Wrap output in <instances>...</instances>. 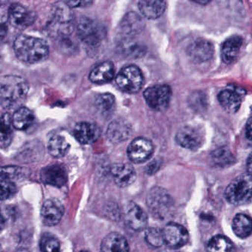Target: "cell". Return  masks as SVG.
Here are the masks:
<instances>
[{"instance_id": "1", "label": "cell", "mask_w": 252, "mask_h": 252, "mask_svg": "<svg viewBox=\"0 0 252 252\" xmlns=\"http://www.w3.org/2000/svg\"><path fill=\"white\" fill-rule=\"evenodd\" d=\"M14 51L19 60L28 64L41 63L49 55V46L46 41L26 34L16 38Z\"/></svg>"}, {"instance_id": "2", "label": "cell", "mask_w": 252, "mask_h": 252, "mask_svg": "<svg viewBox=\"0 0 252 252\" xmlns=\"http://www.w3.org/2000/svg\"><path fill=\"white\" fill-rule=\"evenodd\" d=\"M29 91L27 81L21 76H4L0 82V102L4 109L15 108L23 103Z\"/></svg>"}, {"instance_id": "3", "label": "cell", "mask_w": 252, "mask_h": 252, "mask_svg": "<svg viewBox=\"0 0 252 252\" xmlns=\"http://www.w3.org/2000/svg\"><path fill=\"white\" fill-rule=\"evenodd\" d=\"M75 29V17L70 7L64 2L55 4L51 11L46 30L52 36L66 38Z\"/></svg>"}, {"instance_id": "4", "label": "cell", "mask_w": 252, "mask_h": 252, "mask_svg": "<svg viewBox=\"0 0 252 252\" xmlns=\"http://www.w3.org/2000/svg\"><path fill=\"white\" fill-rule=\"evenodd\" d=\"M225 197L235 206L247 203L252 197V175L247 172L233 180L225 189Z\"/></svg>"}, {"instance_id": "5", "label": "cell", "mask_w": 252, "mask_h": 252, "mask_svg": "<svg viewBox=\"0 0 252 252\" xmlns=\"http://www.w3.org/2000/svg\"><path fill=\"white\" fill-rule=\"evenodd\" d=\"M147 202L150 213L158 219H165L173 210L172 197L167 191L160 187H154L150 190Z\"/></svg>"}, {"instance_id": "6", "label": "cell", "mask_w": 252, "mask_h": 252, "mask_svg": "<svg viewBox=\"0 0 252 252\" xmlns=\"http://www.w3.org/2000/svg\"><path fill=\"white\" fill-rule=\"evenodd\" d=\"M77 33L81 40L89 48H97L105 38V28L98 22L82 17L77 25Z\"/></svg>"}, {"instance_id": "7", "label": "cell", "mask_w": 252, "mask_h": 252, "mask_svg": "<svg viewBox=\"0 0 252 252\" xmlns=\"http://www.w3.org/2000/svg\"><path fill=\"white\" fill-rule=\"evenodd\" d=\"M116 82L122 91L128 94H135L142 88L144 77L137 66L128 65L118 73Z\"/></svg>"}, {"instance_id": "8", "label": "cell", "mask_w": 252, "mask_h": 252, "mask_svg": "<svg viewBox=\"0 0 252 252\" xmlns=\"http://www.w3.org/2000/svg\"><path fill=\"white\" fill-rule=\"evenodd\" d=\"M172 96L170 87L156 85L147 88L144 92L146 102L153 110L163 111L169 105Z\"/></svg>"}, {"instance_id": "9", "label": "cell", "mask_w": 252, "mask_h": 252, "mask_svg": "<svg viewBox=\"0 0 252 252\" xmlns=\"http://www.w3.org/2000/svg\"><path fill=\"white\" fill-rule=\"evenodd\" d=\"M175 140L184 148L197 150L203 145L204 135L199 128L192 126H184L177 132Z\"/></svg>"}, {"instance_id": "10", "label": "cell", "mask_w": 252, "mask_h": 252, "mask_svg": "<svg viewBox=\"0 0 252 252\" xmlns=\"http://www.w3.org/2000/svg\"><path fill=\"white\" fill-rule=\"evenodd\" d=\"M154 152V146L151 141L147 138H135L129 144L127 149V156L131 161L135 163L147 161Z\"/></svg>"}, {"instance_id": "11", "label": "cell", "mask_w": 252, "mask_h": 252, "mask_svg": "<svg viewBox=\"0 0 252 252\" xmlns=\"http://www.w3.org/2000/svg\"><path fill=\"white\" fill-rule=\"evenodd\" d=\"M162 231L165 244L172 249H179L185 246L189 237L185 227L173 222L167 224Z\"/></svg>"}, {"instance_id": "12", "label": "cell", "mask_w": 252, "mask_h": 252, "mask_svg": "<svg viewBox=\"0 0 252 252\" xmlns=\"http://www.w3.org/2000/svg\"><path fill=\"white\" fill-rule=\"evenodd\" d=\"M8 14L10 23L17 29H26L32 26L36 20L33 11L18 3L11 5Z\"/></svg>"}, {"instance_id": "13", "label": "cell", "mask_w": 252, "mask_h": 252, "mask_svg": "<svg viewBox=\"0 0 252 252\" xmlns=\"http://www.w3.org/2000/svg\"><path fill=\"white\" fill-rule=\"evenodd\" d=\"M125 221L133 231H141L147 227L148 218L139 206L133 202H129L125 208Z\"/></svg>"}, {"instance_id": "14", "label": "cell", "mask_w": 252, "mask_h": 252, "mask_svg": "<svg viewBox=\"0 0 252 252\" xmlns=\"http://www.w3.org/2000/svg\"><path fill=\"white\" fill-rule=\"evenodd\" d=\"M132 129L130 124L123 119H117L110 122L107 127L106 136L112 143H122L126 141L132 135Z\"/></svg>"}, {"instance_id": "15", "label": "cell", "mask_w": 252, "mask_h": 252, "mask_svg": "<svg viewBox=\"0 0 252 252\" xmlns=\"http://www.w3.org/2000/svg\"><path fill=\"white\" fill-rule=\"evenodd\" d=\"M214 52L215 49L212 42L203 39L194 41L187 50L188 55L196 63L209 61L213 57Z\"/></svg>"}, {"instance_id": "16", "label": "cell", "mask_w": 252, "mask_h": 252, "mask_svg": "<svg viewBox=\"0 0 252 252\" xmlns=\"http://www.w3.org/2000/svg\"><path fill=\"white\" fill-rule=\"evenodd\" d=\"M64 215V206L57 200H48L44 203L41 211L42 220L45 225H57Z\"/></svg>"}, {"instance_id": "17", "label": "cell", "mask_w": 252, "mask_h": 252, "mask_svg": "<svg viewBox=\"0 0 252 252\" xmlns=\"http://www.w3.org/2000/svg\"><path fill=\"white\" fill-rule=\"evenodd\" d=\"M75 138L82 144H91L96 141L101 135V130L97 125L90 122H79L75 126Z\"/></svg>"}, {"instance_id": "18", "label": "cell", "mask_w": 252, "mask_h": 252, "mask_svg": "<svg viewBox=\"0 0 252 252\" xmlns=\"http://www.w3.org/2000/svg\"><path fill=\"white\" fill-rule=\"evenodd\" d=\"M40 178L45 184L57 187H63L67 181L65 169L60 165H51L43 168L41 170Z\"/></svg>"}, {"instance_id": "19", "label": "cell", "mask_w": 252, "mask_h": 252, "mask_svg": "<svg viewBox=\"0 0 252 252\" xmlns=\"http://www.w3.org/2000/svg\"><path fill=\"white\" fill-rule=\"evenodd\" d=\"M115 183L120 187H127L133 184L136 178L134 168L128 163H116L111 168Z\"/></svg>"}, {"instance_id": "20", "label": "cell", "mask_w": 252, "mask_h": 252, "mask_svg": "<svg viewBox=\"0 0 252 252\" xmlns=\"http://www.w3.org/2000/svg\"><path fill=\"white\" fill-rule=\"evenodd\" d=\"M242 96L240 89L233 87L221 91L218 95V101L225 111L235 113L241 105Z\"/></svg>"}, {"instance_id": "21", "label": "cell", "mask_w": 252, "mask_h": 252, "mask_svg": "<svg viewBox=\"0 0 252 252\" xmlns=\"http://www.w3.org/2000/svg\"><path fill=\"white\" fill-rule=\"evenodd\" d=\"M145 23L142 17L135 12L125 14L120 23V30L125 36H135L142 32Z\"/></svg>"}, {"instance_id": "22", "label": "cell", "mask_w": 252, "mask_h": 252, "mask_svg": "<svg viewBox=\"0 0 252 252\" xmlns=\"http://www.w3.org/2000/svg\"><path fill=\"white\" fill-rule=\"evenodd\" d=\"M243 43V38L240 36H231L223 42L221 49V57L224 63L231 64L237 60Z\"/></svg>"}, {"instance_id": "23", "label": "cell", "mask_w": 252, "mask_h": 252, "mask_svg": "<svg viewBox=\"0 0 252 252\" xmlns=\"http://www.w3.org/2000/svg\"><path fill=\"white\" fill-rule=\"evenodd\" d=\"M126 239L118 233H110L106 236L101 245V252H129Z\"/></svg>"}, {"instance_id": "24", "label": "cell", "mask_w": 252, "mask_h": 252, "mask_svg": "<svg viewBox=\"0 0 252 252\" xmlns=\"http://www.w3.org/2000/svg\"><path fill=\"white\" fill-rule=\"evenodd\" d=\"M114 64L111 62H104L94 67L89 75L93 83L104 84L110 82L114 77Z\"/></svg>"}, {"instance_id": "25", "label": "cell", "mask_w": 252, "mask_h": 252, "mask_svg": "<svg viewBox=\"0 0 252 252\" xmlns=\"http://www.w3.org/2000/svg\"><path fill=\"white\" fill-rule=\"evenodd\" d=\"M166 3L164 1H147L141 0L138 2V8L142 15L149 20L159 18L164 13Z\"/></svg>"}, {"instance_id": "26", "label": "cell", "mask_w": 252, "mask_h": 252, "mask_svg": "<svg viewBox=\"0 0 252 252\" xmlns=\"http://www.w3.org/2000/svg\"><path fill=\"white\" fill-rule=\"evenodd\" d=\"M119 51L128 58L138 59L145 54L146 48L142 45L135 42L130 36H126L118 44Z\"/></svg>"}, {"instance_id": "27", "label": "cell", "mask_w": 252, "mask_h": 252, "mask_svg": "<svg viewBox=\"0 0 252 252\" xmlns=\"http://www.w3.org/2000/svg\"><path fill=\"white\" fill-rule=\"evenodd\" d=\"M232 228L237 237L247 238L252 234V218L244 214H238L233 219Z\"/></svg>"}, {"instance_id": "28", "label": "cell", "mask_w": 252, "mask_h": 252, "mask_svg": "<svg viewBox=\"0 0 252 252\" xmlns=\"http://www.w3.org/2000/svg\"><path fill=\"white\" fill-rule=\"evenodd\" d=\"M34 121L33 113L27 107H20L16 110L12 116V125L18 130H26L29 129Z\"/></svg>"}, {"instance_id": "29", "label": "cell", "mask_w": 252, "mask_h": 252, "mask_svg": "<svg viewBox=\"0 0 252 252\" xmlns=\"http://www.w3.org/2000/svg\"><path fill=\"white\" fill-rule=\"evenodd\" d=\"M70 150V144L60 135H55L50 138L48 144L49 154L54 158H62Z\"/></svg>"}, {"instance_id": "30", "label": "cell", "mask_w": 252, "mask_h": 252, "mask_svg": "<svg viewBox=\"0 0 252 252\" xmlns=\"http://www.w3.org/2000/svg\"><path fill=\"white\" fill-rule=\"evenodd\" d=\"M95 105L103 116L110 117L116 108L114 95L110 94H101L95 99Z\"/></svg>"}, {"instance_id": "31", "label": "cell", "mask_w": 252, "mask_h": 252, "mask_svg": "<svg viewBox=\"0 0 252 252\" xmlns=\"http://www.w3.org/2000/svg\"><path fill=\"white\" fill-rule=\"evenodd\" d=\"M207 252H235L231 240L224 236L217 235L212 237L207 244Z\"/></svg>"}, {"instance_id": "32", "label": "cell", "mask_w": 252, "mask_h": 252, "mask_svg": "<svg viewBox=\"0 0 252 252\" xmlns=\"http://www.w3.org/2000/svg\"><path fill=\"white\" fill-rule=\"evenodd\" d=\"M12 118L8 113H4L1 118L0 144L2 148L8 147L12 141Z\"/></svg>"}, {"instance_id": "33", "label": "cell", "mask_w": 252, "mask_h": 252, "mask_svg": "<svg viewBox=\"0 0 252 252\" xmlns=\"http://www.w3.org/2000/svg\"><path fill=\"white\" fill-rule=\"evenodd\" d=\"M212 158L217 166L221 167L229 166L234 163L235 158L232 153L226 148H219L212 153Z\"/></svg>"}, {"instance_id": "34", "label": "cell", "mask_w": 252, "mask_h": 252, "mask_svg": "<svg viewBox=\"0 0 252 252\" xmlns=\"http://www.w3.org/2000/svg\"><path fill=\"white\" fill-rule=\"evenodd\" d=\"M41 252H60V244L58 239L51 234H45L41 237L39 243Z\"/></svg>"}, {"instance_id": "35", "label": "cell", "mask_w": 252, "mask_h": 252, "mask_svg": "<svg viewBox=\"0 0 252 252\" xmlns=\"http://www.w3.org/2000/svg\"><path fill=\"white\" fill-rule=\"evenodd\" d=\"M25 168L16 166H3L1 169V181H13L26 175Z\"/></svg>"}, {"instance_id": "36", "label": "cell", "mask_w": 252, "mask_h": 252, "mask_svg": "<svg viewBox=\"0 0 252 252\" xmlns=\"http://www.w3.org/2000/svg\"><path fill=\"white\" fill-rule=\"evenodd\" d=\"M145 240L153 247H160L164 243L163 231L157 228H147L145 232Z\"/></svg>"}, {"instance_id": "37", "label": "cell", "mask_w": 252, "mask_h": 252, "mask_svg": "<svg viewBox=\"0 0 252 252\" xmlns=\"http://www.w3.org/2000/svg\"><path fill=\"white\" fill-rule=\"evenodd\" d=\"M17 191V187L13 181H1V199L6 200L12 197Z\"/></svg>"}, {"instance_id": "38", "label": "cell", "mask_w": 252, "mask_h": 252, "mask_svg": "<svg viewBox=\"0 0 252 252\" xmlns=\"http://www.w3.org/2000/svg\"><path fill=\"white\" fill-rule=\"evenodd\" d=\"M246 135L249 141H252V117L250 118L246 123Z\"/></svg>"}, {"instance_id": "39", "label": "cell", "mask_w": 252, "mask_h": 252, "mask_svg": "<svg viewBox=\"0 0 252 252\" xmlns=\"http://www.w3.org/2000/svg\"><path fill=\"white\" fill-rule=\"evenodd\" d=\"M66 4L68 5L70 8H73V7H84L85 5H89L91 2L84 1V2H73V1H70V2H66Z\"/></svg>"}, {"instance_id": "40", "label": "cell", "mask_w": 252, "mask_h": 252, "mask_svg": "<svg viewBox=\"0 0 252 252\" xmlns=\"http://www.w3.org/2000/svg\"><path fill=\"white\" fill-rule=\"evenodd\" d=\"M246 167H247V172L252 175V153L248 158L247 163H246Z\"/></svg>"}, {"instance_id": "41", "label": "cell", "mask_w": 252, "mask_h": 252, "mask_svg": "<svg viewBox=\"0 0 252 252\" xmlns=\"http://www.w3.org/2000/svg\"><path fill=\"white\" fill-rule=\"evenodd\" d=\"M194 2H196V3L199 4H203V5H206V4H208L209 2V1H200V0H198V1H194Z\"/></svg>"}, {"instance_id": "42", "label": "cell", "mask_w": 252, "mask_h": 252, "mask_svg": "<svg viewBox=\"0 0 252 252\" xmlns=\"http://www.w3.org/2000/svg\"><path fill=\"white\" fill-rule=\"evenodd\" d=\"M17 252H29V251L26 250V249H20V250L17 251Z\"/></svg>"}, {"instance_id": "43", "label": "cell", "mask_w": 252, "mask_h": 252, "mask_svg": "<svg viewBox=\"0 0 252 252\" xmlns=\"http://www.w3.org/2000/svg\"><path fill=\"white\" fill-rule=\"evenodd\" d=\"M88 252V251H82V252Z\"/></svg>"}]
</instances>
